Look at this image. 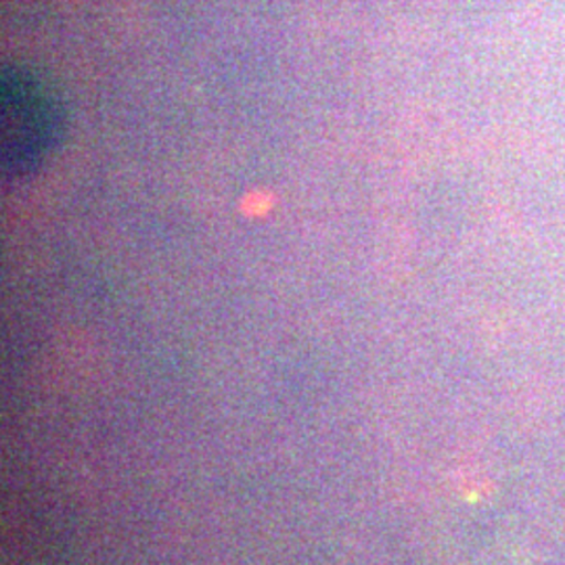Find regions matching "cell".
Segmentation results:
<instances>
[{
  "instance_id": "6da1fadb",
  "label": "cell",
  "mask_w": 565,
  "mask_h": 565,
  "mask_svg": "<svg viewBox=\"0 0 565 565\" xmlns=\"http://www.w3.org/2000/svg\"><path fill=\"white\" fill-rule=\"evenodd\" d=\"M2 172L9 179L34 174L53 153L63 130L60 97L30 70L9 67L0 88Z\"/></svg>"
}]
</instances>
